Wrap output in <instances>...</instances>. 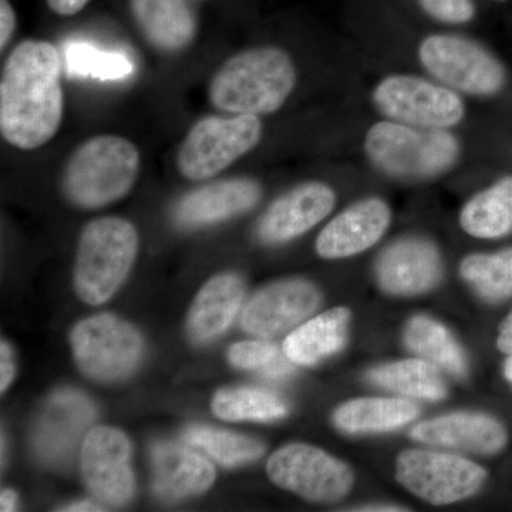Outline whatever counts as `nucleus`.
I'll return each mask as SVG.
<instances>
[{
	"label": "nucleus",
	"instance_id": "41",
	"mask_svg": "<svg viewBox=\"0 0 512 512\" xmlns=\"http://www.w3.org/2000/svg\"><path fill=\"white\" fill-rule=\"evenodd\" d=\"M504 375L507 377L508 382L512 384V356L508 357L504 365Z\"/></svg>",
	"mask_w": 512,
	"mask_h": 512
},
{
	"label": "nucleus",
	"instance_id": "2",
	"mask_svg": "<svg viewBox=\"0 0 512 512\" xmlns=\"http://www.w3.org/2000/svg\"><path fill=\"white\" fill-rule=\"evenodd\" d=\"M296 84L291 56L279 47L245 50L222 64L210 83V100L234 114L275 113Z\"/></svg>",
	"mask_w": 512,
	"mask_h": 512
},
{
	"label": "nucleus",
	"instance_id": "18",
	"mask_svg": "<svg viewBox=\"0 0 512 512\" xmlns=\"http://www.w3.org/2000/svg\"><path fill=\"white\" fill-rule=\"evenodd\" d=\"M390 208L379 198L357 202L320 232L316 251L326 259L348 258L375 245L389 228Z\"/></svg>",
	"mask_w": 512,
	"mask_h": 512
},
{
	"label": "nucleus",
	"instance_id": "25",
	"mask_svg": "<svg viewBox=\"0 0 512 512\" xmlns=\"http://www.w3.org/2000/svg\"><path fill=\"white\" fill-rule=\"evenodd\" d=\"M467 234L500 238L512 231V177L503 178L468 201L460 215Z\"/></svg>",
	"mask_w": 512,
	"mask_h": 512
},
{
	"label": "nucleus",
	"instance_id": "15",
	"mask_svg": "<svg viewBox=\"0 0 512 512\" xmlns=\"http://www.w3.org/2000/svg\"><path fill=\"white\" fill-rule=\"evenodd\" d=\"M443 264L439 249L421 238H404L384 249L376 262V276L384 291L417 295L439 284Z\"/></svg>",
	"mask_w": 512,
	"mask_h": 512
},
{
	"label": "nucleus",
	"instance_id": "23",
	"mask_svg": "<svg viewBox=\"0 0 512 512\" xmlns=\"http://www.w3.org/2000/svg\"><path fill=\"white\" fill-rule=\"evenodd\" d=\"M349 322L348 309H330L293 330L282 350L295 365H316L345 346Z\"/></svg>",
	"mask_w": 512,
	"mask_h": 512
},
{
	"label": "nucleus",
	"instance_id": "34",
	"mask_svg": "<svg viewBox=\"0 0 512 512\" xmlns=\"http://www.w3.org/2000/svg\"><path fill=\"white\" fill-rule=\"evenodd\" d=\"M15 353L9 343L3 340L0 345V392L5 393L15 377Z\"/></svg>",
	"mask_w": 512,
	"mask_h": 512
},
{
	"label": "nucleus",
	"instance_id": "29",
	"mask_svg": "<svg viewBox=\"0 0 512 512\" xmlns=\"http://www.w3.org/2000/svg\"><path fill=\"white\" fill-rule=\"evenodd\" d=\"M460 272L484 299L503 301L512 295V248L497 254L467 256Z\"/></svg>",
	"mask_w": 512,
	"mask_h": 512
},
{
	"label": "nucleus",
	"instance_id": "39",
	"mask_svg": "<svg viewBox=\"0 0 512 512\" xmlns=\"http://www.w3.org/2000/svg\"><path fill=\"white\" fill-rule=\"evenodd\" d=\"M62 511H72V512L103 511V508H100L99 505L90 503V501H80V503H74V504L67 505V507L62 508Z\"/></svg>",
	"mask_w": 512,
	"mask_h": 512
},
{
	"label": "nucleus",
	"instance_id": "17",
	"mask_svg": "<svg viewBox=\"0 0 512 512\" xmlns=\"http://www.w3.org/2000/svg\"><path fill=\"white\" fill-rule=\"evenodd\" d=\"M261 197V185L251 178L217 181L185 195L175 207V221L184 228L217 224L251 210Z\"/></svg>",
	"mask_w": 512,
	"mask_h": 512
},
{
	"label": "nucleus",
	"instance_id": "6",
	"mask_svg": "<svg viewBox=\"0 0 512 512\" xmlns=\"http://www.w3.org/2000/svg\"><path fill=\"white\" fill-rule=\"evenodd\" d=\"M261 137L258 116L204 117L192 126L178 148V170L187 180H208L249 153Z\"/></svg>",
	"mask_w": 512,
	"mask_h": 512
},
{
	"label": "nucleus",
	"instance_id": "12",
	"mask_svg": "<svg viewBox=\"0 0 512 512\" xmlns=\"http://www.w3.org/2000/svg\"><path fill=\"white\" fill-rule=\"evenodd\" d=\"M131 446L126 434L99 426L87 434L82 447V476L90 493L106 505L120 507L134 493Z\"/></svg>",
	"mask_w": 512,
	"mask_h": 512
},
{
	"label": "nucleus",
	"instance_id": "32",
	"mask_svg": "<svg viewBox=\"0 0 512 512\" xmlns=\"http://www.w3.org/2000/svg\"><path fill=\"white\" fill-rule=\"evenodd\" d=\"M229 362L238 369L252 370L272 379L291 375L293 366L284 350L268 342H241L231 346Z\"/></svg>",
	"mask_w": 512,
	"mask_h": 512
},
{
	"label": "nucleus",
	"instance_id": "31",
	"mask_svg": "<svg viewBox=\"0 0 512 512\" xmlns=\"http://www.w3.org/2000/svg\"><path fill=\"white\" fill-rule=\"evenodd\" d=\"M184 437L225 467L252 463L265 453L264 444L259 441L212 427L192 426L185 431Z\"/></svg>",
	"mask_w": 512,
	"mask_h": 512
},
{
	"label": "nucleus",
	"instance_id": "4",
	"mask_svg": "<svg viewBox=\"0 0 512 512\" xmlns=\"http://www.w3.org/2000/svg\"><path fill=\"white\" fill-rule=\"evenodd\" d=\"M365 150L379 170L403 180H427L446 173L460 156V144L448 131L419 130L397 121L370 127Z\"/></svg>",
	"mask_w": 512,
	"mask_h": 512
},
{
	"label": "nucleus",
	"instance_id": "7",
	"mask_svg": "<svg viewBox=\"0 0 512 512\" xmlns=\"http://www.w3.org/2000/svg\"><path fill=\"white\" fill-rule=\"evenodd\" d=\"M70 339L77 366L99 382L126 379L136 370L144 352L140 332L107 313L80 322Z\"/></svg>",
	"mask_w": 512,
	"mask_h": 512
},
{
	"label": "nucleus",
	"instance_id": "19",
	"mask_svg": "<svg viewBox=\"0 0 512 512\" xmlns=\"http://www.w3.org/2000/svg\"><path fill=\"white\" fill-rule=\"evenodd\" d=\"M414 440L433 446L458 448L478 454H494L507 443V431L493 417L478 413H454L423 421L412 430Z\"/></svg>",
	"mask_w": 512,
	"mask_h": 512
},
{
	"label": "nucleus",
	"instance_id": "21",
	"mask_svg": "<svg viewBox=\"0 0 512 512\" xmlns=\"http://www.w3.org/2000/svg\"><path fill=\"white\" fill-rule=\"evenodd\" d=\"M153 466L154 491L165 500L204 493L215 480L210 461L177 444H157L153 450Z\"/></svg>",
	"mask_w": 512,
	"mask_h": 512
},
{
	"label": "nucleus",
	"instance_id": "30",
	"mask_svg": "<svg viewBox=\"0 0 512 512\" xmlns=\"http://www.w3.org/2000/svg\"><path fill=\"white\" fill-rule=\"evenodd\" d=\"M63 67L67 76L92 77L101 82L123 80L133 73V64L123 53L104 52L84 42L64 46Z\"/></svg>",
	"mask_w": 512,
	"mask_h": 512
},
{
	"label": "nucleus",
	"instance_id": "40",
	"mask_svg": "<svg viewBox=\"0 0 512 512\" xmlns=\"http://www.w3.org/2000/svg\"><path fill=\"white\" fill-rule=\"evenodd\" d=\"M353 511H366V512H376V511H407L404 508L396 507V505H367V507H359Z\"/></svg>",
	"mask_w": 512,
	"mask_h": 512
},
{
	"label": "nucleus",
	"instance_id": "8",
	"mask_svg": "<svg viewBox=\"0 0 512 512\" xmlns=\"http://www.w3.org/2000/svg\"><path fill=\"white\" fill-rule=\"evenodd\" d=\"M420 62L437 80L471 96H493L505 84L503 64L474 40L456 35L426 37Z\"/></svg>",
	"mask_w": 512,
	"mask_h": 512
},
{
	"label": "nucleus",
	"instance_id": "9",
	"mask_svg": "<svg viewBox=\"0 0 512 512\" xmlns=\"http://www.w3.org/2000/svg\"><path fill=\"white\" fill-rule=\"evenodd\" d=\"M396 477L410 493L433 505L476 494L487 473L473 461L430 450H407L397 460Z\"/></svg>",
	"mask_w": 512,
	"mask_h": 512
},
{
	"label": "nucleus",
	"instance_id": "35",
	"mask_svg": "<svg viewBox=\"0 0 512 512\" xmlns=\"http://www.w3.org/2000/svg\"><path fill=\"white\" fill-rule=\"evenodd\" d=\"M16 29V15L9 0H0V47L5 49Z\"/></svg>",
	"mask_w": 512,
	"mask_h": 512
},
{
	"label": "nucleus",
	"instance_id": "27",
	"mask_svg": "<svg viewBox=\"0 0 512 512\" xmlns=\"http://www.w3.org/2000/svg\"><path fill=\"white\" fill-rule=\"evenodd\" d=\"M404 343L427 362L443 367L454 376L463 377L467 372L466 357L450 332L436 320L416 316L407 323Z\"/></svg>",
	"mask_w": 512,
	"mask_h": 512
},
{
	"label": "nucleus",
	"instance_id": "20",
	"mask_svg": "<svg viewBox=\"0 0 512 512\" xmlns=\"http://www.w3.org/2000/svg\"><path fill=\"white\" fill-rule=\"evenodd\" d=\"M130 9L140 32L160 52H181L197 36V16L188 0H130Z\"/></svg>",
	"mask_w": 512,
	"mask_h": 512
},
{
	"label": "nucleus",
	"instance_id": "36",
	"mask_svg": "<svg viewBox=\"0 0 512 512\" xmlns=\"http://www.w3.org/2000/svg\"><path fill=\"white\" fill-rule=\"evenodd\" d=\"M90 0H47V5L60 16H73L79 13Z\"/></svg>",
	"mask_w": 512,
	"mask_h": 512
},
{
	"label": "nucleus",
	"instance_id": "5",
	"mask_svg": "<svg viewBox=\"0 0 512 512\" xmlns=\"http://www.w3.org/2000/svg\"><path fill=\"white\" fill-rule=\"evenodd\" d=\"M138 252L137 229L123 218L94 220L84 227L77 248L74 286L89 305H101L126 281Z\"/></svg>",
	"mask_w": 512,
	"mask_h": 512
},
{
	"label": "nucleus",
	"instance_id": "33",
	"mask_svg": "<svg viewBox=\"0 0 512 512\" xmlns=\"http://www.w3.org/2000/svg\"><path fill=\"white\" fill-rule=\"evenodd\" d=\"M431 18L444 23H466L473 19V0H417Z\"/></svg>",
	"mask_w": 512,
	"mask_h": 512
},
{
	"label": "nucleus",
	"instance_id": "3",
	"mask_svg": "<svg viewBox=\"0 0 512 512\" xmlns=\"http://www.w3.org/2000/svg\"><path fill=\"white\" fill-rule=\"evenodd\" d=\"M140 151L127 138L97 136L67 160L62 190L77 207L94 210L126 197L140 173Z\"/></svg>",
	"mask_w": 512,
	"mask_h": 512
},
{
	"label": "nucleus",
	"instance_id": "28",
	"mask_svg": "<svg viewBox=\"0 0 512 512\" xmlns=\"http://www.w3.org/2000/svg\"><path fill=\"white\" fill-rule=\"evenodd\" d=\"M212 410L218 417L228 421H269L281 419L288 413L281 397L251 387L221 390L212 400Z\"/></svg>",
	"mask_w": 512,
	"mask_h": 512
},
{
	"label": "nucleus",
	"instance_id": "42",
	"mask_svg": "<svg viewBox=\"0 0 512 512\" xmlns=\"http://www.w3.org/2000/svg\"><path fill=\"white\" fill-rule=\"evenodd\" d=\"M498 2H505V0H498Z\"/></svg>",
	"mask_w": 512,
	"mask_h": 512
},
{
	"label": "nucleus",
	"instance_id": "16",
	"mask_svg": "<svg viewBox=\"0 0 512 512\" xmlns=\"http://www.w3.org/2000/svg\"><path fill=\"white\" fill-rule=\"evenodd\" d=\"M335 202V192L329 185H299L271 205L259 224V238L265 244L291 241L325 220Z\"/></svg>",
	"mask_w": 512,
	"mask_h": 512
},
{
	"label": "nucleus",
	"instance_id": "14",
	"mask_svg": "<svg viewBox=\"0 0 512 512\" xmlns=\"http://www.w3.org/2000/svg\"><path fill=\"white\" fill-rule=\"evenodd\" d=\"M93 419V404L83 393L59 390L47 402L33 434L37 456L46 463H63Z\"/></svg>",
	"mask_w": 512,
	"mask_h": 512
},
{
	"label": "nucleus",
	"instance_id": "37",
	"mask_svg": "<svg viewBox=\"0 0 512 512\" xmlns=\"http://www.w3.org/2000/svg\"><path fill=\"white\" fill-rule=\"evenodd\" d=\"M497 345L501 352L512 356V312L511 315L504 320L503 325H501Z\"/></svg>",
	"mask_w": 512,
	"mask_h": 512
},
{
	"label": "nucleus",
	"instance_id": "10",
	"mask_svg": "<svg viewBox=\"0 0 512 512\" xmlns=\"http://www.w3.org/2000/svg\"><path fill=\"white\" fill-rule=\"evenodd\" d=\"M373 101L384 116L407 126L446 130L464 117V103L458 94L420 77H387L377 84Z\"/></svg>",
	"mask_w": 512,
	"mask_h": 512
},
{
	"label": "nucleus",
	"instance_id": "26",
	"mask_svg": "<svg viewBox=\"0 0 512 512\" xmlns=\"http://www.w3.org/2000/svg\"><path fill=\"white\" fill-rule=\"evenodd\" d=\"M367 380L375 386L417 399L441 400L447 394L439 369L427 360H402L376 367L367 373Z\"/></svg>",
	"mask_w": 512,
	"mask_h": 512
},
{
	"label": "nucleus",
	"instance_id": "22",
	"mask_svg": "<svg viewBox=\"0 0 512 512\" xmlns=\"http://www.w3.org/2000/svg\"><path fill=\"white\" fill-rule=\"evenodd\" d=\"M245 286L235 274L214 276L204 286L188 318V332L195 343L210 342L231 326L244 301Z\"/></svg>",
	"mask_w": 512,
	"mask_h": 512
},
{
	"label": "nucleus",
	"instance_id": "11",
	"mask_svg": "<svg viewBox=\"0 0 512 512\" xmlns=\"http://www.w3.org/2000/svg\"><path fill=\"white\" fill-rule=\"evenodd\" d=\"M266 470L278 487L313 503L338 501L353 485V474L346 464L306 444L282 447L269 458Z\"/></svg>",
	"mask_w": 512,
	"mask_h": 512
},
{
	"label": "nucleus",
	"instance_id": "1",
	"mask_svg": "<svg viewBox=\"0 0 512 512\" xmlns=\"http://www.w3.org/2000/svg\"><path fill=\"white\" fill-rule=\"evenodd\" d=\"M63 59L45 40H26L10 53L0 80V133L10 146L36 150L63 120Z\"/></svg>",
	"mask_w": 512,
	"mask_h": 512
},
{
	"label": "nucleus",
	"instance_id": "38",
	"mask_svg": "<svg viewBox=\"0 0 512 512\" xmlns=\"http://www.w3.org/2000/svg\"><path fill=\"white\" fill-rule=\"evenodd\" d=\"M18 510V495L10 490H3L0 495V511L10 512Z\"/></svg>",
	"mask_w": 512,
	"mask_h": 512
},
{
	"label": "nucleus",
	"instance_id": "13",
	"mask_svg": "<svg viewBox=\"0 0 512 512\" xmlns=\"http://www.w3.org/2000/svg\"><path fill=\"white\" fill-rule=\"evenodd\" d=\"M319 305L320 293L309 282L301 279L276 282L248 302L242 312L241 326L259 338H274L308 318Z\"/></svg>",
	"mask_w": 512,
	"mask_h": 512
},
{
	"label": "nucleus",
	"instance_id": "24",
	"mask_svg": "<svg viewBox=\"0 0 512 512\" xmlns=\"http://www.w3.org/2000/svg\"><path fill=\"white\" fill-rule=\"evenodd\" d=\"M419 413V407L409 400L357 399L339 407L333 420L345 433H379L400 429Z\"/></svg>",
	"mask_w": 512,
	"mask_h": 512
}]
</instances>
